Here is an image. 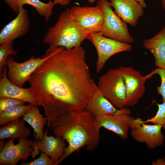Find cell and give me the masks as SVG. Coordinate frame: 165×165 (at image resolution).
<instances>
[{
	"instance_id": "6da1fadb",
	"label": "cell",
	"mask_w": 165,
	"mask_h": 165,
	"mask_svg": "<svg viewBox=\"0 0 165 165\" xmlns=\"http://www.w3.org/2000/svg\"><path fill=\"white\" fill-rule=\"evenodd\" d=\"M49 48L50 55L28 81L37 105L44 109L48 126L62 114L85 109L98 89L82 47Z\"/></svg>"
},
{
	"instance_id": "7a4b0ae2",
	"label": "cell",
	"mask_w": 165,
	"mask_h": 165,
	"mask_svg": "<svg viewBox=\"0 0 165 165\" xmlns=\"http://www.w3.org/2000/svg\"><path fill=\"white\" fill-rule=\"evenodd\" d=\"M50 127L55 136L61 138L68 143L58 164L84 147L91 151L99 144L100 128L96 124L95 116L85 109L60 115L51 123Z\"/></svg>"
},
{
	"instance_id": "3957f363",
	"label": "cell",
	"mask_w": 165,
	"mask_h": 165,
	"mask_svg": "<svg viewBox=\"0 0 165 165\" xmlns=\"http://www.w3.org/2000/svg\"><path fill=\"white\" fill-rule=\"evenodd\" d=\"M87 35L75 25L68 8L60 14L55 24L49 28L42 43L50 48L62 47L69 49L80 46Z\"/></svg>"
},
{
	"instance_id": "277c9868",
	"label": "cell",
	"mask_w": 165,
	"mask_h": 165,
	"mask_svg": "<svg viewBox=\"0 0 165 165\" xmlns=\"http://www.w3.org/2000/svg\"><path fill=\"white\" fill-rule=\"evenodd\" d=\"M97 87L102 94L118 109L126 107V88L119 68L112 69L99 78Z\"/></svg>"
},
{
	"instance_id": "5b68a950",
	"label": "cell",
	"mask_w": 165,
	"mask_h": 165,
	"mask_svg": "<svg viewBox=\"0 0 165 165\" xmlns=\"http://www.w3.org/2000/svg\"><path fill=\"white\" fill-rule=\"evenodd\" d=\"M97 5L102 8L104 20L101 31L104 36L121 42L132 43L134 39L130 34L127 23L112 9L108 0H98Z\"/></svg>"
},
{
	"instance_id": "8992f818",
	"label": "cell",
	"mask_w": 165,
	"mask_h": 165,
	"mask_svg": "<svg viewBox=\"0 0 165 165\" xmlns=\"http://www.w3.org/2000/svg\"><path fill=\"white\" fill-rule=\"evenodd\" d=\"M70 13L75 25L84 33H99L101 30L104 16L100 6H74L70 9Z\"/></svg>"
},
{
	"instance_id": "52a82bcc",
	"label": "cell",
	"mask_w": 165,
	"mask_h": 165,
	"mask_svg": "<svg viewBox=\"0 0 165 165\" xmlns=\"http://www.w3.org/2000/svg\"><path fill=\"white\" fill-rule=\"evenodd\" d=\"M86 39L93 44L97 53L98 58L96 68L97 73L101 71L106 61L112 56L119 53L130 51L132 50L130 43L107 38L99 33L88 34Z\"/></svg>"
},
{
	"instance_id": "ba28073f",
	"label": "cell",
	"mask_w": 165,
	"mask_h": 165,
	"mask_svg": "<svg viewBox=\"0 0 165 165\" xmlns=\"http://www.w3.org/2000/svg\"><path fill=\"white\" fill-rule=\"evenodd\" d=\"M51 53V50L49 48L42 57L35 58L31 56L28 60L21 63L16 62L13 57L9 56L6 64L8 68V79L15 85L22 87L38 68L50 56Z\"/></svg>"
},
{
	"instance_id": "9c48e42d",
	"label": "cell",
	"mask_w": 165,
	"mask_h": 165,
	"mask_svg": "<svg viewBox=\"0 0 165 165\" xmlns=\"http://www.w3.org/2000/svg\"><path fill=\"white\" fill-rule=\"evenodd\" d=\"M126 88V105L127 107L136 105L145 92V84L148 79L140 72L131 67L119 68Z\"/></svg>"
},
{
	"instance_id": "30bf717a",
	"label": "cell",
	"mask_w": 165,
	"mask_h": 165,
	"mask_svg": "<svg viewBox=\"0 0 165 165\" xmlns=\"http://www.w3.org/2000/svg\"><path fill=\"white\" fill-rule=\"evenodd\" d=\"M130 129L133 139L145 143L150 149H154L164 144V136L161 132V125L147 124L141 118H137L134 119Z\"/></svg>"
},
{
	"instance_id": "8fae6325",
	"label": "cell",
	"mask_w": 165,
	"mask_h": 165,
	"mask_svg": "<svg viewBox=\"0 0 165 165\" xmlns=\"http://www.w3.org/2000/svg\"><path fill=\"white\" fill-rule=\"evenodd\" d=\"M12 138L6 143L0 151V165H16L20 160L25 162L35 149V141L27 139L18 140L15 144Z\"/></svg>"
},
{
	"instance_id": "7c38bea8",
	"label": "cell",
	"mask_w": 165,
	"mask_h": 165,
	"mask_svg": "<svg viewBox=\"0 0 165 165\" xmlns=\"http://www.w3.org/2000/svg\"><path fill=\"white\" fill-rule=\"evenodd\" d=\"M48 130L44 132L41 140L35 141V149L32 157L34 159L40 151L47 155L54 165H58L67 147L66 141L59 137L48 136Z\"/></svg>"
},
{
	"instance_id": "4fadbf2b",
	"label": "cell",
	"mask_w": 165,
	"mask_h": 165,
	"mask_svg": "<svg viewBox=\"0 0 165 165\" xmlns=\"http://www.w3.org/2000/svg\"><path fill=\"white\" fill-rule=\"evenodd\" d=\"M95 117L96 124L99 128L111 131L123 139L127 138L129 129L134 119L130 115L126 114H106Z\"/></svg>"
},
{
	"instance_id": "5bb4252c",
	"label": "cell",
	"mask_w": 165,
	"mask_h": 165,
	"mask_svg": "<svg viewBox=\"0 0 165 165\" xmlns=\"http://www.w3.org/2000/svg\"><path fill=\"white\" fill-rule=\"evenodd\" d=\"M30 20L28 10L20 9L16 16L6 24L0 32V44L23 36L28 32Z\"/></svg>"
},
{
	"instance_id": "9a60e30c",
	"label": "cell",
	"mask_w": 165,
	"mask_h": 165,
	"mask_svg": "<svg viewBox=\"0 0 165 165\" xmlns=\"http://www.w3.org/2000/svg\"><path fill=\"white\" fill-rule=\"evenodd\" d=\"M115 13L131 26H135L144 13V8L136 0H110Z\"/></svg>"
},
{
	"instance_id": "2e32d148",
	"label": "cell",
	"mask_w": 165,
	"mask_h": 165,
	"mask_svg": "<svg viewBox=\"0 0 165 165\" xmlns=\"http://www.w3.org/2000/svg\"><path fill=\"white\" fill-rule=\"evenodd\" d=\"M4 68L0 80V98L9 97L21 100L36 105L30 88H24L13 83L7 76V68Z\"/></svg>"
},
{
	"instance_id": "e0dca14e",
	"label": "cell",
	"mask_w": 165,
	"mask_h": 165,
	"mask_svg": "<svg viewBox=\"0 0 165 165\" xmlns=\"http://www.w3.org/2000/svg\"><path fill=\"white\" fill-rule=\"evenodd\" d=\"M85 109L95 116L106 114L130 115L131 112V110L127 107L122 109H117L98 89L87 104Z\"/></svg>"
},
{
	"instance_id": "ac0fdd59",
	"label": "cell",
	"mask_w": 165,
	"mask_h": 165,
	"mask_svg": "<svg viewBox=\"0 0 165 165\" xmlns=\"http://www.w3.org/2000/svg\"><path fill=\"white\" fill-rule=\"evenodd\" d=\"M143 45L154 56L155 65L165 70V27L152 37L145 40Z\"/></svg>"
},
{
	"instance_id": "d6986e66",
	"label": "cell",
	"mask_w": 165,
	"mask_h": 165,
	"mask_svg": "<svg viewBox=\"0 0 165 165\" xmlns=\"http://www.w3.org/2000/svg\"><path fill=\"white\" fill-rule=\"evenodd\" d=\"M6 3L16 14L20 9L23 7L24 5H28L33 7L37 13L43 17L46 21H48L51 16L53 9L56 3L50 1L45 3L40 0H4Z\"/></svg>"
},
{
	"instance_id": "ffe728a7",
	"label": "cell",
	"mask_w": 165,
	"mask_h": 165,
	"mask_svg": "<svg viewBox=\"0 0 165 165\" xmlns=\"http://www.w3.org/2000/svg\"><path fill=\"white\" fill-rule=\"evenodd\" d=\"M30 129L25 125V121L19 119L10 122L0 128V139H27L30 134Z\"/></svg>"
},
{
	"instance_id": "44dd1931",
	"label": "cell",
	"mask_w": 165,
	"mask_h": 165,
	"mask_svg": "<svg viewBox=\"0 0 165 165\" xmlns=\"http://www.w3.org/2000/svg\"><path fill=\"white\" fill-rule=\"evenodd\" d=\"M38 105H33L23 116L22 119L27 122L33 128L34 135L36 141L42 138L44 132L43 128L47 123L48 119L40 112Z\"/></svg>"
},
{
	"instance_id": "7402d4cb",
	"label": "cell",
	"mask_w": 165,
	"mask_h": 165,
	"mask_svg": "<svg viewBox=\"0 0 165 165\" xmlns=\"http://www.w3.org/2000/svg\"><path fill=\"white\" fill-rule=\"evenodd\" d=\"M33 105H18L0 113V125L2 126L23 117Z\"/></svg>"
},
{
	"instance_id": "603a6c76",
	"label": "cell",
	"mask_w": 165,
	"mask_h": 165,
	"mask_svg": "<svg viewBox=\"0 0 165 165\" xmlns=\"http://www.w3.org/2000/svg\"><path fill=\"white\" fill-rule=\"evenodd\" d=\"M17 51L15 50L13 41H9L0 44V76L1 77L4 67L6 65V59L10 55H16Z\"/></svg>"
},
{
	"instance_id": "cb8c5ba5",
	"label": "cell",
	"mask_w": 165,
	"mask_h": 165,
	"mask_svg": "<svg viewBox=\"0 0 165 165\" xmlns=\"http://www.w3.org/2000/svg\"><path fill=\"white\" fill-rule=\"evenodd\" d=\"M156 104L158 109L156 115L153 117L143 121V122H152L154 124L161 125L162 129L165 130V102L161 104Z\"/></svg>"
},
{
	"instance_id": "d4e9b609",
	"label": "cell",
	"mask_w": 165,
	"mask_h": 165,
	"mask_svg": "<svg viewBox=\"0 0 165 165\" xmlns=\"http://www.w3.org/2000/svg\"><path fill=\"white\" fill-rule=\"evenodd\" d=\"M156 74L159 75L161 79V84L160 86L157 87V91L159 94L162 96V102H165V70L158 68L152 71L147 75L149 79Z\"/></svg>"
},
{
	"instance_id": "484cf974",
	"label": "cell",
	"mask_w": 165,
	"mask_h": 165,
	"mask_svg": "<svg viewBox=\"0 0 165 165\" xmlns=\"http://www.w3.org/2000/svg\"><path fill=\"white\" fill-rule=\"evenodd\" d=\"M25 102L9 97L0 98V113L15 106L24 105Z\"/></svg>"
},
{
	"instance_id": "4316f807",
	"label": "cell",
	"mask_w": 165,
	"mask_h": 165,
	"mask_svg": "<svg viewBox=\"0 0 165 165\" xmlns=\"http://www.w3.org/2000/svg\"><path fill=\"white\" fill-rule=\"evenodd\" d=\"M21 165H54L51 159L44 153L40 154V156L37 159L29 162H23Z\"/></svg>"
},
{
	"instance_id": "83f0119b",
	"label": "cell",
	"mask_w": 165,
	"mask_h": 165,
	"mask_svg": "<svg viewBox=\"0 0 165 165\" xmlns=\"http://www.w3.org/2000/svg\"><path fill=\"white\" fill-rule=\"evenodd\" d=\"M152 165H165V160L163 158H159L152 161Z\"/></svg>"
},
{
	"instance_id": "f1b7e54d",
	"label": "cell",
	"mask_w": 165,
	"mask_h": 165,
	"mask_svg": "<svg viewBox=\"0 0 165 165\" xmlns=\"http://www.w3.org/2000/svg\"><path fill=\"white\" fill-rule=\"evenodd\" d=\"M53 1L56 4H59L62 6H66L71 2L70 0H54Z\"/></svg>"
},
{
	"instance_id": "f546056e",
	"label": "cell",
	"mask_w": 165,
	"mask_h": 165,
	"mask_svg": "<svg viewBox=\"0 0 165 165\" xmlns=\"http://www.w3.org/2000/svg\"><path fill=\"white\" fill-rule=\"evenodd\" d=\"M141 5L142 7L145 9L147 7V4L145 2V0H136Z\"/></svg>"
},
{
	"instance_id": "4dcf8cb0",
	"label": "cell",
	"mask_w": 165,
	"mask_h": 165,
	"mask_svg": "<svg viewBox=\"0 0 165 165\" xmlns=\"http://www.w3.org/2000/svg\"><path fill=\"white\" fill-rule=\"evenodd\" d=\"M0 140V150H1L4 146L6 143L3 140Z\"/></svg>"
},
{
	"instance_id": "1f68e13d",
	"label": "cell",
	"mask_w": 165,
	"mask_h": 165,
	"mask_svg": "<svg viewBox=\"0 0 165 165\" xmlns=\"http://www.w3.org/2000/svg\"><path fill=\"white\" fill-rule=\"evenodd\" d=\"M161 4L163 9L165 12V0H161Z\"/></svg>"
},
{
	"instance_id": "d6a6232c",
	"label": "cell",
	"mask_w": 165,
	"mask_h": 165,
	"mask_svg": "<svg viewBox=\"0 0 165 165\" xmlns=\"http://www.w3.org/2000/svg\"><path fill=\"white\" fill-rule=\"evenodd\" d=\"M96 0H88V2L90 4H93Z\"/></svg>"
},
{
	"instance_id": "836d02e7",
	"label": "cell",
	"mask_w": 165,
	"mask_h": 165,
	"mask_svg": "<svg viewBox=\"0 0 165 165\" xmlns=\"http://www.w3.org/2000/svg\"><path fill=\"white\" fill-rule=\"evenodd\" d=\"M164 160H165V156H164Z\"/></svg>"
}]
</instances>
